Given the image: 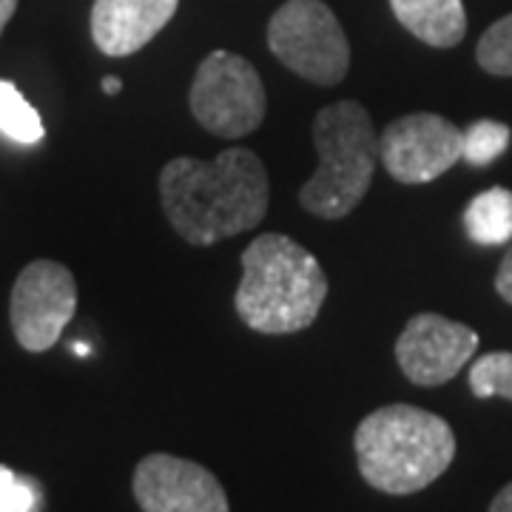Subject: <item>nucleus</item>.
<instances>
[{"label":"nucleus","mask_w":512,"mask_h":512,"mask_svg":"<svg viewBox=\"0 0 512 512\" xmlns=\"http://www.w3.org/2000/svg\"><path fill=\"white\" fill-rule=\"evenodd\" d=\"M328 296L319 259L285 234H259L242 251L234 308L256 333L288 336L311 328Z\"/></svg>","instance_id":"f03ea898"},{"label":"nucleus","mask_w":512,"mask_h":512,"mask_svg":"<svg viewBox=\"0 0 512 512\" xmlns=\"http://www.w3.org/2000/svg\"><path fill=\"white\" fill-rule=\"evenodd\" d=\"M467 382L476 399H507L512 402V353L510 350H493L470 362Z\"/></svg>","instance_id":"2eb2a0df"},{"label":"nucleus","mask_w":512,"mask_h":512,"mask_svg":"<svg viewBox=\"0 0 512 512\" xmlns=\"http://www.w3.org/2000/svg\"><path fill=\"white\" fill-rule=\"evenodd\" d=\"M495 293L512 305V248L504 254L501 265H498V274H495Z\"/></svg>","instance_id":"6ab92c4d"},{"label":"nucleus","mask_w":512,"mask_h":512,"mask_svg":"<svg viewBox=\"0 0 512 512\" xmlns=\"http://www.w3.org/2000/svg\"><path fill=\"white\" fill-rule=\"evenodd\" d=\"M160 200L171 228L188 245L208 248L265 220L271 183L259 154L234 146L214 160H168L160 171Z\"/></svg>","instance_id":"f257e3e1"},{"label":"nucleus","mask_w":512,"mask_h":512,"mask_svg":"<svg viewBox=\"0 0 512 512\" xmlns=\"http://www.w3.org/2000/svg\"><path fill=\"white\" fill-rule=\"evenodd\" d=\"M512 128L498 120H476L464 128V151L461 160L470 165H490L510 148Z\"/></svg>","instance_id":"dca6fc26"},{"label":"nucleus","mask_w":512,"mask_h":512,"mask_svg":"<svg viewBox=\"0 0 512 512\" xmlns=\"http://www.w3.org/2000/svg\"><path fill=\"white\" fill-rule=\"evenodd\" d=\"M188 106L205 131L225 140H239L262 126L268 94L259 72L245 57L217 49L197 66Z\"/></svg>","instance_id":"423d86ee"},{"label":"nucleus","mask_w":512,"mask_h":512,"mask_svg":"<svg viewBox=\"0 0 512 512\" xmlns=\"http://www.w3.org/2000/svg\"><path fill=\"white\" fill-rule=\"evenodd\" d=\"M390 9L410 35L433 49H453L467 35L461 0H390Z\"/></svg>","instance_id":"f8f14e48"},{"label":"nucleus","mask_w":512,"mask_h":512,"mask_svg":"<svg viewBox=\"0 0 512 512\" xmlns=\"http://www.w3.org/2000/svg\"><path fill=\"white\" fill-rule=\"evenodd\" d=\"M464 231L481 248H498L512 239V191L493 185L464 208Z\"/></svg>","instance_id":"ddd939ff"},{"label":"nucleus","mask_w":512,"mask_h":512,"mask_svg":"<svg viewBox=\"0 0 512 512\" xmlns=\"http://www.w3.org/2000/svg\"><path fill=\"white\" fill-rule=\"evenodd\" d=\"M478 345L481 339L470 325L441 313H416L396 339V362L407 382L441 387L476 359Z\"/></svg>","instance_id":"1a4fd4ad"},{"label":"nucleus","mask_w":512,"mask_h":512,"mask_svg":"<svg viewBox=\"0 0 512 512\" xmlns=\"http://www.w3.org/2000/svg\"><path fill=\"white\" fill-rule=\"evenodd\" d=\"M180 0H94V46L109 57H128L148 46L177 15Z\"/></svg>","instance_id":"9b49d317"},{"label":"nucleus","mask_w":512,"mask_h":512,"mask_svg":"<svg viewBox=\"0 0 512 512\" xmlns=\"http://www.w3.org/2000/svg\"><path fill=\"white\" fill-rule=\"evenodd\" d=\"M464 131L433 111H416L393 120L379 134V163L404 185L439 180L461 160Z\"/></svg>","instance_id":"6e6552de"},{"label":"nucleus","mask_w":512,"mask_h":512,"mask_svg":"<svg viewBox=\"0 0 512 512\" xmlns=\"http://www.w3.org/2000/svg\"><path fill=\"white\" fill-rule=\"evenodd\" d=\"M43 507V490L35 478L20 476L0 464V512H35Z\"/></svg>","instance_id":"a211bd4d"},{"label":"nucleus","mask_w":512,"mask_h":512,"mask_svg":"<svg viewBox=\"0 0 512 512\" xmlns=\"http://www.w3.org/2000/svg\"><path fill=\"white\" fill-rule=\"evenodd\" d=\"M134 501L146 512H228L231 501L220 478L191 458L146 456L131 478Z\"/></svg>","instance_id":"9d476101"},{"label":"nucleus","mask_w":512,"mask_h":512,"mask_svg":"<svg viewBox=\"0 0 512 512\" xmlns=\"http://www.w3.org/2000/svg\"><path fill=\"white\" fill-rule=\"evenodd\" d=\"M120 89H123V80L120 77H103V92L117 94Z\"/></svg>","instance_id":"4be33fe9"},{"label":"nucleus","mask_w":512,"mask_h":512,"mask_svg":"<svg viewBox=\"0 0 512 512\" xmlns=\"http://www.w3.org/2000/svg\"><path fill=\"white\" fill-rule=\"evenodd\" d=\"M268 49L313 86H339L348 77V35L322 0H285L268 23Z\"/></svg>","instance_id":"39448f33"},{"label":"nucleus","mask_w":512,"mask_h":512,"mask_svg":"<svg viewBox=\"0 0 512 512\" xmlns=\"http://www.w3.org/2000/svg\"><path fill=\"white\" fill-rule=\"evenodd\" d=\"M319 165L299 191V205L319 220H345L365 200L379 165V134L362 103H330L313 120Z\"/></svg>","instance_id":"20e7f679"},{"label":"nucleus","mask_w":512,"mask_h":512,"mask_svg":"<svg viewBox=\"0 0 512 512\" xmlns=\"http://www.w3.org/2000/svg\"><path fill=\"white\" fill-rule=\"evenodd\" d=\"M77 311V282L72 271L52 259L29 262L15 279L9 299L12 333L29 353L52 350Z\"/></svg>","instance_id":"0eeeda50"},{"label":"nucleus","mask_w":512,"mask_h":512,"mask_svg":"<svg viewBox=\"0 0 512 512\" xmlns=\"http://www.w3.org/2000/svg\"><path fill=\"white\" fill-rule=\"evenodd\" d=\"M356 467L373 490L413 495L447 473L456 458V433L430 410L384 404L353 433Z\"/></svg>","instance_id":"7ed1b4c3"},{"label":"nucleus","mask_w":512,"mask_h":512,"mask_svg":"<svg viewBox=\"0 0 512 512\" xmlns=\"http://www.w3.org/2000/svg\"><path fill=\"white\" fill-rule=\"evenodd\" d=\"M476 63L493 77H512V15L495 20L493 26L478 37Z\"/></svg>","instance_id":"f3484780"},{"label":"nucleus","mask_w":512,"mask_h":512,"mask_svg":"<svg viewBox=\"0 0 512 512\" xmlns=\"http://www.w3.org/2000/svg\"><path fill=\"white\" fill-rule=\"evenodd\" d=\"M490 510L493 512H512V481L501 490V493L495 495L493 501H490Z\"/></svg>","instance_id":"aec40b11"},{"label":"nucleus","mask_w":512,"mask_h":512,"mask_svg":"<svg viewBox=\"0 0 512 512\" xmlns=\"http://www.w3.org/2000/svg\"><path fill=\"white\" fill-rule=\"evenodd\" d=\"M0 134L26 146L40 143L46 134L35 106L9 80H0Z\"/></svg>","instance_id":"4468645a"},{"label":"nucleus","mask_w":512,"mask_h":512,"mask_svg":"<svg viewBox=\"0 0 512 512\" xmlns=\"http://www.w3.org/2000/svg\"><path fill=\"white\" fill-rule=\"evenodd\" d=\"M15 9H18V0H0V35H3L6 23L15 15Z\"/></svg>","instance_id":"412c9836"}]
</instances>
